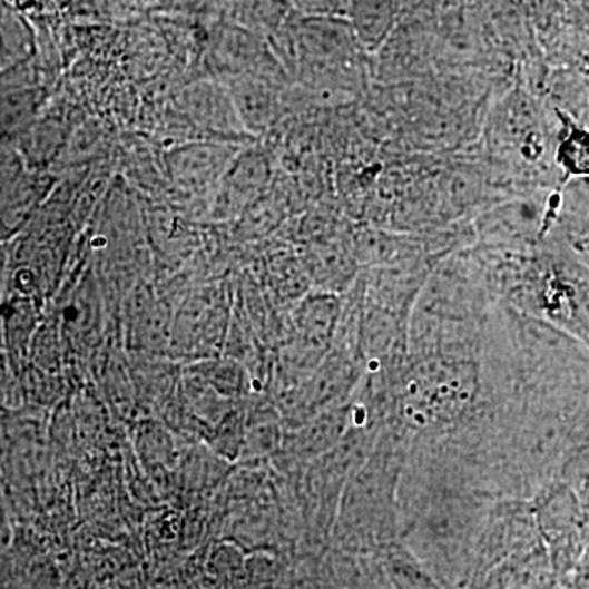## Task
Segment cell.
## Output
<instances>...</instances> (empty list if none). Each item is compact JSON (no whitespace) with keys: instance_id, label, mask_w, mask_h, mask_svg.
<instances>
[{"instance_id":"1","label":"cell","mask_w":589,"mask_h":589,"mask_svg":"<svg viewBox=\"0 0 589 589\" xmlns=\"http://www.w3.org/2000/svg\"><path fill=\"white\" fill-rule=\"evenodd\" d=\"M571 141L578 146L585 156L580 153L573 151V149L563 146L562 158L567 166H570L573 173H589V136L580 134V131H573L570 136Z\"/></svg>"}]
</instances>
